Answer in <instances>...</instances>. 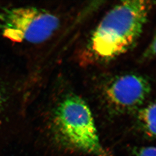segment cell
<instances>
[{
    "instance_id": "6da1fadb",
    "label": "cell",
    "mask_w": 156,
    "mask_h": 156,
    "mask_svg": "<svg viewBox=\"0 0 156 156\" xmlns=\"http://www.w3.org/2000/svg\"><path fill=\"white\" fill-rule=\"evenodd\" d=\"M151 8V2L142 0L121 2L112 8L89 40L91 57L109 61L127 52L140 38Z\"/></svg>"
},
{
    "instance_id": "7a4b0ae2",
    "label": "cell",
    "mask_w": 156,
    "mask_h": 156,
    "mask_svg": "<svg viewBox=\"0 0 156 156\" xmlns=\"http://www.w3.org/2000/svg\"><path fill=\"white\" fill-rule=\"evenodd\" d=\"M53 117L57 134L68 146L97 156L104 154L93 114L81 98L66 96L56 107Z\"/></svg>"
},
{
    "instance_id": "3957f363",
    "label": "cell",
    "mask_w": 156,
    "mask_h": 156,
    "mask_svg": "<svg viewBox=\"0 0 156 156\" xmlns=\"http://www.w3.org/2000/svg\"><path fill=\"white\" fill-rule=\"evenodd\" d=\"M60 19L48 11L27 6L7 9L0 13V30L12 41L40 44L52 37Z\"/></svg>"
},
{
    "instance_id": "277c9868",
    "label": "cell",
    "mask_w": 156,
    "mask_h": 156,
    "mask_svg": "<svg viewBox=\"0 0 156 156\" xmlns=\"http://www.w3.org/2000/svg\"><path fill=\"white\" fill-rule=\"evenodd\" d=\"M151 85L144 77L137 74H125L112 79L104 89V99L119 111L139 107L150 94Z\"/></svg>"
},
{
    "instance_id": "5b68a950",
    "label": "cell",
    "mask_w": 156,
    "mask_h": 156,
    "mask_svg": "<svg viewBox=\"0 0 156 156\" xmlns=\"http://www.w3.org/2000/svg\"><path fill=\"white\" fill-rule=\"evenodd\" d=\"M139 118L149 136L155 137L156 130L155 104H150L141 110L139 113Z\"/></svg>"
},
{
    "instance_id": "8992f818",
    "label": "cell",
    "mask_w": 156,
    "mask_h": 156,
    "mask_svg": "<svg viewBox=\"0 0 156 156\" xmlns=\"http://www.w3.org/2000/svg\"><path fill=\"white\" fill-rule=\"evenodd\" d=\"M156 148L153 147H143L140 150L137 156H156Z\"/></svg>"
},
{
    "instance_id": "52a82bcc",
    "label": "cell",
    "mask_w": 156,
    "mask_h": 156,
    "mask_svg": "<svg viewBox=\"0 0 156 156\" xmlns=\"http://www.w3.org/2000/svg\"><path fill=\"white\" fill-rule=\"evenodd\" d=\"M6 91H5L4 88L0 86V112L3 109V106L5 103L6 101Z\"/></svg>"
},
{
    "instance_id": "ba28073f",
    "label": "cell",
    "mask_w": 156,
    "mask_h": 156,
    "mask_svg": "<svg viewBox=\"0 0 156 156\" xmlns=\"http://www.w3.org/2000/svg\"><path fill=\"white\" fill-rule=\"evenodd\" d=\"M155 50H156V41L154 37L153 41H152V43L149 47L147 49V52H146V54L147 57H152L154 56L155 54Z\"/></svg>"
}]
</instances>
